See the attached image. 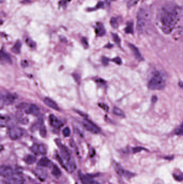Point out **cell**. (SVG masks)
Listing matches in <instances>:
<instances>
[{"instance_id":"1","label":"cell","mask_w":183,"mask_h":184,"mask_svg":"<svg viewBox=\"0 0 183 184\" xmlns=\"http://www.w3.org/2000/svg\"><path fill=\"white\" fill-rule=\"evenodd\" d=\"M180 8L176 6H167L163 8L159 15L158 22L161 30L165 34L174 31L177 25Z\"/></svg>"},{"instance_id":"2","label":"cell","mask_w":183,"mask_h":184,"mask_svg":"<svg viewBox=\"0 0 183 184\" xmlns=\"http://www.w3.org/2000/svg\"><path fill=\"white\" fill-rule=\"evenodd\" d=\"M59 147L60 156H57V157L60 164L68 172H73L75 170L76 166L74 161L71 159L68 148L65 145L61 144V143L59 145Z\"/></svg>"},{"instance_id":"3","label":"cell","mask_w":183,"mask_h":184,"mask_svg":"<svg viewBox=\"0 0 183 184\" xmlns=\"http://www.w3.org/2000/svg\"><path fill=\"white\" fill-rule=\"evenodd\" d=\"M166 86V81L163 75L159 71L153 73L148 82V87L151 90H161Z\"/></svg>"},{"instance_id":"4","label":"cell","mask_w":183,"mask_h":184,"mask_svg":"<svg viewBox=\"0 0 183 184\" xmlns=\"http://www.w3.org/2000/svg\"><path fill=\"white\" fill-rule=\"evenodd\" d=\"M173 32L176 38H183V7L180 8L178 21Z\"/></svg>"},{"instance_id":"5","label":"cell","mask_w":183,"mask_h":184,"mask_svg":"<svg viewBox=\"0 0 183 184\" xmlns=\"http://www.w3.org/2000/svg\"><path fill=\"white\" fill-rule=\"evenodd\" d=\"M25 180L20 173L13 174L9 177L4 178L3 183L4 184H24Z\"/></svg>"},{"instance_id":"6","label":"cell","mask_w":183,"mask_h":184,"mask_svg":"<svg viewBox=\"0 0 183 184\" xmlns=\"http://www.w3.org/2000/svg\"><path fill=\"white\" fill-rule=\"evenodd\" d=\"M0 173H1V176L5 178L10 176L13 174L20 173V172H19L18 170H17L16 168H12L11 166L2 165L1 167Z\"/></svg>"},{"instance_id":"7","label":"cell","mask_w":183,"mask_h":184,"mask_svg":"<svg viewBox=\"0 0 183 184\" xmlns=\"http://www.w3.org/2000/svg\"><path fill=\"white\" fill-rule=\"evenodd\" d=\"M83 124L84 127L87 129L88 131L93 134H98L100 132V128L89 119H84Z\"/></svg>"},{"instance_id":"8","label":"cell","mask_w":183,"mask_h":184,"mask_svg":"<svg viewBox=\"0 0 183 184\" xmlns=\"http://www.w3.org/2000/svg\"><path fill=\"white\" fill-rule=\"evenodd\" d=\"M23 135L22 129L17 126H13L8 130V136L10 139L17 140L22 137Z\"/></svg>"},{"instance_id":"9","label":"cell","mask_w":183,"mask_h":184,"mask_svg":"<svg viewBox=\"0 0 183 184\" xmlns=\"http://www.w3.org/2000/svg\"><path fill=\"white\" fill-rule=\"evenodd\" d=\"M31 151L36 155H45L47 153L46 148L42 144H34L31 148Z\"/></svg>"},{"instance_id":"10","label":"cell","mask_w":183,"mask_h":184,"mask_svg":"<svg viewBox=\"0 0 183 184\" xmlns=\"http://www.w3.org/2000/svg\"><path fill=\"white\" fill-rule=\"evenodd\" d=\"M78 176L82 184H99L94 180L92 176L89 174H84L79 172Z\"/></svg>"},{"instance_id":"11","label":"cell","mask_w":183,"mask_h":184,"mask_svg":"<svg viewBox=\"0 0 183 184\" xmlns=\"http://www.w3.org/2000/svg\"><path fill=\"white\" fill-rule=\"evenodd\" d=\"M114 167L116 170V172L119 175L125 177H131L133 174L129 171H126L123 168L117 163H114Z\"/></svg>"},{"instance_id":"12","label":"cell","mask_w":183,"mask_h":184,"mask_svg":"<svg viewBox=\"0 0 183 184\" xmlns=\"http://www.w3.org/2000/svg\"><path fill=\"white\" fill-rule=\"evenodd\" d=\"M33 173L40 180L45 181L48 177V174L46 171L40 167L35 168L33 171Z\"/></svg>"},{"instance_id":"13","label":"cell","mask_w":183,"mask_h":184,"mask_svg":"<svg viewBox=\"0 0 183 184\" xmlns=\"http://www.w3.org/2000/svg\"><path fill=\"white\" fill-rule=\"evenodd\" d=\"M49 119L51 125L55 128L59 129L64 125L61 120L59 119L57 117H56L54 115H51L49 116Z\"/></svg>"},{"instance_id":"14","label":"cell","mask_w":183,"mask_h":184,"mask_svg":"<svg viewBox=\"0 0 183 184\" xmlns=\"http://www.w3.org/2000/svg\"><path fill=\"white\" fill-rule=\"evenodd\" d=\"M25 112L27 114H32L34 116H38L40 114V109L37 105L32 104L27 107Z\"/></svg>"},{"instance_id":"15","label":"cell","mask_w":183,"mask_h":184,"mask_svg":"<svg viewBox=\"0 0 183 184\" xmlns=\"http://www.w3.org/2000/svg\"><path fill=\"white\" fill-rule=\"evenodd\" d=\"M95 32L97 35L99 37H102L105 35L106 30L104 28V26L102 23L98 22L97 23L95 28Z\"/></svg>"},{"instance_id":"16","label":"cell","mask_w":183,"mask_h":184,"mask_svg":"<svg viewBox=\"0 0 183 184\" xmlns=\"http://www.w3.org/2000/svg\"><path fill=\"white\" fill-rule=\"evenodd\" d=\"M44 101V103L51 108L56 110H59V107L58 106L57 103L55 102L53 100H52L49 97H45Z\"/></svg>"},{"instance_id":"17","label":"cell","mask_w":183,"mask_h":184,"mask_svg":"<svg viewBox=\"0 0 183 184\" xmlns=\"http://www.w3.org/2000/svg\"><path fill=\"white\" fill-rule=\"evenodd\" d=\"M51 164V163L50 160L46 157H44L41 158L37 163V165L39 167H40V168H45V167L47 168Z\"/></svg>"},{"instance_id":"18","label":"cell","mask_w":183,"mask_h":184,"mask_svg":"<svg viewBox=\"0 0 183 184\" xmlns=\"http://www.w3.org/2000/svg\"><path fill=\"white\" fill-rule=\"evenodd\" d=\"M16 97L12 94L8 93L3 97V101L6 104H11L14 102Z\"/></svg>"},{"instance_id":"19","label":"cell","mask_w":183,"mask_h":184,"mask_svg":"<svg viewBox=\"0 0 183 184\" xmlns=\"http://www.w3.org/2000/svg\"><path fill=\"white\" fill-rule=\"evenodd\" d=\"M129 46L132 50V52L133 53V55H134L135 58H136L138 60H143V58L140 52L139 51L138 48H137L136 46L133 44H129Z\"/></svg>"},{"instance_id":"20","label":"cell","mask_w":183,"mask_h":184,"mask_svg":"<svg viewBox=\"0 0 183 184\" xmlns=\"http://www.w3.org/2000/svg\"><path fill=\"white\" fill-rule=\"evenodd\" d=\"M1 62H5L7 63H11V60L9 55H8L6 52L4 51L3 50H2L1 52Z\"/></svg>"},{"instance_id":"21","label":"cell","mask_w":183,"mask_h":184,"mask_svg":"<svg viewBox=\"0 0 183 184\" xmlns=\"http://www.w3.org/2000/svg\"><path fill=\"white\" fill-rule=\"evenodd\" d=\"M24 161H25V163L27 164L32 165L35 163L36 161V158L33 155H27L24 158Z\"/></svg>"},{"instance_id":"22","label":"cell","mask_w":183,"mask_h":184,"mask_svg":"<svg viewBox=\"0 0 183 184\" xmlns=\"http://www.w3.org/2000/svg\"><path fill=\"white\" fill-rule=\"evenodd\" d=\"M52 174L54 177L57 178H58L61 176V171L56 165H53L52 170Z\"/></svg>"},{"instance_id":"23","label":"cell","mask_w":183,"mask_h":184,"mask_svg":"<svg viewBox=\"0 0 183 184\" xmlns=\"http://www.w3.org/2000/svg\"><path fill=\"white\" fill-rule=\"evenodd\" d=\"M21 43L18 40L16 42V43L15 44L14 46H13V48H12V51L16 53V54H18L20 52V48H21Z\"/></svg>"},{"instance_id":"24","label":"cell","mask_w":183,"mask_h":184,"mask_svg":"<svg viewBox=\"0 0 183 184\" xmlns=\"http://www.w3.org/2000/svg\"><path fill=\"white\" fill-rule=\"evenodd\" d=\"M113 112L116 115L119 116V117H124L125 116V113L122 111V110L120 109L119 108H118V107H114L113 108Z\"/></svg>"},{"instance_id":"25","label":"cell","mask_w":183,"mask_h":184,"mask_svg":"<svg viewBox=\"0 0 183 184\" xmlns=\"http://www.w3.org/2000/svg\"><path fill=\"white\" fill-rule=\"evenodd\" d=\"M42 123H43V121L42 119H39L38 121L35 123L33 126H32V128H31V130H32V131H35V130H38V129H40V126L42 125Z\"/></svg>"},{"instance_id":"26","label":"cell","mask_w":183,"mask_h":184,"mask_svg":"<svg viewBox=\"0 0 183 184\" xmlns=\"http://www.w3.org/2000/svg\"><path fill=\"white\" fill-rule=\"evenodd\" d=\"M103 6H104V3H103L102 1H100L98 2L96 6L95 7H93V8H89L87 11H93L94 10H96L97 9H99L100 8H102Z\"/></svg>"},{"instance_id":"27","label":"cell","mask_w":183,"mask_h":184,"mask_svg":"<svg viewBox=\"0 0 183 184\" xmlns=\"http://www.w3.org/2000/svg\"><path fill=\"white\" fill-rule=\"evenodd\" d=\"M39 132H40V135L42 137H45L47 134V130L46 128L45 127V126L42 125L40 129H39Z\"/></svg>"},{"instance_id":"28","label":"cell","mask_w":183,"mask_h":184,"mask_svg":"<svg viewBox=\"0 0 183 184\" xmlns=\"http://www.w3.org/2000/svg\"><path fill=\"white\" fill-rule=\"evenodd\" d=\"M110 24L113 28L116 29L118 27V22L116 18L113 17L110 20Z\"/></svg>"},{"instance_id":"29","label":"cell","mask_w":183,"mask_h":184,"mask_svg":"<svg viewBox=\"0 0 183 184\" xmlns=\"http://www.w3.org/2000/svg\"><path fill=\"white\" fill-rule=\"evenodd\" d=\"M63 135L64 137H67L70 136L71 134V130L68 128V127H66L64 130H63Z\"/></svg>"},{"instance_id":"30","label":"cell","mask_w":183,"mask_h":184,"mask_svg":"<svg viewBox=\"0 0 183 184\" xmlns=\"http://www.w3.org/2000/svg\"><path fill=\"white\" fill-rule=\"evenodd\" d=\"M25 42L30 47H31V48H35V42H33L32 39L30 38L26 39Z\"/></svg>"},{"instance_id":"31","label":"cell","mask_w":183,"mask_h":184,"mask_svg":"<svg viewBox=\"0 0 183 184\" xmlns=\"http://www.w3.org/2000/svg\"><path fill=\"white\" fill-rule=\"evenodd\" d=\"M174 133L177 135H183V128L180 126L179 128H178L175 130Z\"/></svg>"},{"instance_id":"32","label":"cell","mask_w":183,"mask_h":184,"mask_svg":"<svg viewBox=\"0 0 183 184\" xmlns=\"http://www.w3.org/2000/svg\"><path fill=\"white\" fill-rule=\"evenodd\" d=\"M174 178L176 180L182 181L183 180V174H174Z\"/></svg>"},{"instance_id":"33","label":"cell","mask_w":183,"mask_h":184,"mask_svg":"<svg viewBox=\"0 0 183 184\" xmlns=\"http://www.w3.org/2000/svg\"><path fill=\"white\" fill-rule=\"evenodd\" d=\"M16 107L19 109H26V108L28 107V104L25 102L20 103Z\"/></svg>"},{"instance_id":"34","label":"cell","mask_w":183,"mask_h":184,"mask_svg":"<svg viewBox=\"0 0 183 184\" xmlns=\"http://www.w3.org/2000/svg\"><path fill=\"white\" fill-rule=\"evenodd\" d=\"M113 38L114 40V42H116L118 45H120V39L119 37V36L117 35L116 33H113Z\"/></svg>"},{"instance_id":"35","label":"cell","mask_w":183,"mask_h":184,"mask_svg":"<svg viewBox=\"0 0 183 184\" xmlns=\"http://www.w3.org/2000/svg\"><path fill=\"white\" fill-rule=\"evenodd\" d=\"M109 59L106 57H103L102 59V64H103L104 66H106L107 65L109 64Z\"/></svg>"},{"instance_id":"36","label":"cell","mask_w":183,"mask_h":184,"mask_svg":"<svg viewBox=\"0 0 183 184\" xmlns=\"http://www.w3.org/2000/svg\"><path fill=\"white\" fill-rule=\"evenodd\" d=\"M69 1L70 0H61L59 2V4L62 7H65L68 2H69Z\"/></svg>"},{"instance_id":"37","label":"cell","mask_w":183,"mask_h":184,"mask_svg":"<svg viewBox=\"0 0 183 184\" xmlns=\"http://www.w3.org/2000/svg\"><path fill=\"white\" fill-rule=\"evenodd\" d=\"M112 60L114 61L115 63H116L117 64H122V60H121V59L119 58V57H116V58H114Z\"/></svg>"},{"instance_id":"38","label":"cell","mask_w":183,"mask_h":184,"mask_svg":"<svg viewBox=\"0 0 183 184\" xmlns=\"http://www.w3.org/2000/svg\"><path fill=\"white\" fill-rule=\"evenodd\" d=\"M132 25H129L127 26V27L126 29V32L127 33H132Z\"/></svg>"},{"instance_id":"39","label":"cell","mask_w":183,"mask_h":184,"mask_svg":"<svg viewBox=\"0 0 183 184\" xmlns=\"http://www.w3.org/2000/svg\"><path fill=\"white\" fill-rule=\"evenodd\" d=\"M142 150H143V148H141V147H136V148H134L133 149L134 153H137L138 152L141 151Z\"/></svg>"},{"instance_id":"40","label":"cell","mask_w":183,"mask_h":184,"mask_svg":"<svg viewBox=\"0 0 183 184\" xmlns=\"http://www.w3.org/2000/svg\"><path fill=\"white\" fill-rule=\"evenodd\" d=\"M82 43H83L84 46H85V48H87L88 46V42H87V39L85 38H83L82 39Z\"/></svg>"},{"instance_id":"41","label":"cell","mask_w":183,"mask_h":184,"mask_svg":"<svg viewBox=\"0 0 183 184\" xmlns=\"http://www.w3.org/2000/svg\"><path fill=\"white\" fill-rule=\"evenodd\" d=\"M99 106H100V107H102V108H103L104 109L108 110L109 107H108V106H107L106 104H100H100H99Z\"/></svg>"},{"instance_id":"42","label":"cell","mask_w":183,"mask_h":184,"mask_svg":"<svg viewBox=\"0 0 183 184\" xmlns=\"http://www.w3.org/2000/svg\"><path fill=\"white\" fill-rule=\"evenodd\" d=\"M178 85H179V87L183 90V82H180Z\"/></svg>"},{"instance_id":"43","label":"cell","mask_w":183,"mask_h":184,"mask_svg":"<svg viewBox=\"0 0 183 184\" xmlns=\"http://www.w3.org/2000/svg\"><path fill=\"white\" fill-rule=\"evenodd\" d=\"M113 1H114V0H106V2L108 3H110V2Z\"/></svg>"}]
</instances>
